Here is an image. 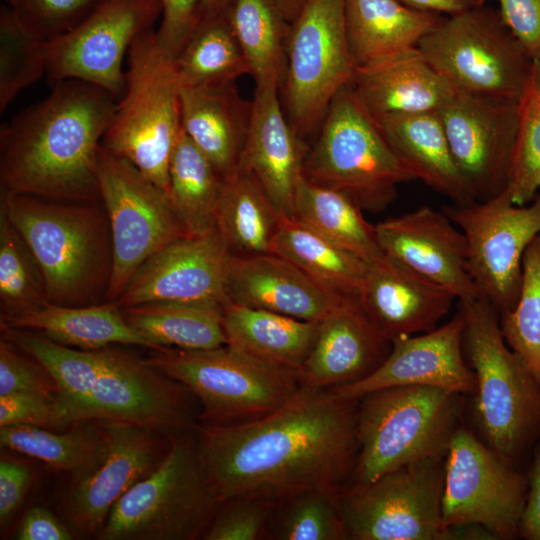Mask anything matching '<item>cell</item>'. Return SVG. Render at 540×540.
Segmentation results:
<instances>
[{"mask_svg":"<svg viewBox=\"0 0 540 540\" xmlns=\"http://www.w3.org/2000/svg\"><path fill=\"white\" fill-rule=\"evenodd\" d=\"M180 102L184 132L222 179L232 174L244 147L251 102L242 99L235 82L181 87Z\"/></svg>","mask_w":540,"mask_h":540,"instance_id":"obj_28","label":"cell"},{"mask_svg":"<svg viewBox=\"0 0 540 540\" xmlns=\"http://www.w3.org/2000/svg\"><path fill=\"white\" fill-rule=\"evenodd\" d=\"M319 322L231 302L222 310L226 345L298 374L315 344Z\"/></svg>","mask_w":540,"mask_h":540,"instance_id":"obj_32","label":"cell"},{"mask_svg":"<svg viewBox=\"0 0 540 540\" xmlns=\"http://www.w3.org/2000/svg\"><path fill=\"white\" fill-rule=\"evenodd\" d=\"M276 502L255 495L222 501L206 529L205 540L266 539Z\"/></svg>","mask_w":540,"mask_h":540,"instance_id":"obj_47","label":"cell"},{"mask_svg":"<svg viewBox=\"0 0 540 540\" xmlns=\"http://www.w3.org/2000/svg\"><path fill=\"white\" fill-rule=\"evenodd\" d=\"M125 76V89L102 146L129 161L168 195L170 158L182 131L181 86L154 29L131 45Z\"/></svg>","mask_w":540,"mask_h":540,"instance_id":"obj_7","label":"cell"},{"mask_svg":"<svg viewBox=\"0 0 540 540\" xmlns=\"http://www.w3.org/2000/svg\"><path fill=\"white\" fill-rule=\"evenodd\" d=\"M127 323L154 351L211 349L226 345L222 308L208 304L148 302L120 308Z\"/></svg>","mask_w":540,"mask_h":540,"instance_id":"obj_34","label":"cell"},{"mask_svg":"<svg viewBox=\"0 0 540 540\" xmlns=\"http://www.w3.org/2000/svg\"><path fill=\"white\" fill-rule=\"evenodd\" d=\"M389 146L411 173L453 204L474 202L453 159L437 112L374 120Z\"/></svg>","mask_w":540,"mask_h":540,"instance_id":"obj_29","label":"cell"},{"mask_svg":"<svg viewBox=\"0 0 540 540\" xmlns=\"http://www.w3.org/2000/svg\"><path fill=\"white\" fill-rule=\"evenodd\" d=\"M355 68L344 0H308L290 23L279 89L287 118L302 138L319 129L334 97L350 85Z\"/></svg>","mask_w":540,"mask_h":540,"instance_id":"obj_11","label":"cell"},{"mask_svg":"<svg viewBox=\"0 0 540 540\" xmlns=\"http://www.w3.org/2000/svg\"><path fill=\"white\" fill-rule=\"evenodd\" d=\"M460 176L476 201L507 189L518 130V101L454 91L437 111Z\"/></svg>","mask_w":540,"mask_h":540,"instance_id":"obj_18","label":"cell"},{"mask_svg":"<svg viewBox=\"0 0 540 540\" xmlns=\"http://www.w3.org/2000/svg\"><path fill=\"white\" fill-rule=\"evenodd\" d=\"M530 205H517L505 189L487 201L444 206L468 242V269L479 296L499 313L516 304L522 258L540 234V189Z\"/></svg>","mask_w":540,"mask_h":540,"instance_id":"obj_15","label":"cell"},{"mask_svg":"<svg viewBox=\"0 0 540 540\" xmlns=\"http://www.w3.org/2000/svg\"><path fill=\"white\" fill-rule=\"evenodd\" d=\"M47 69L46 40L24 24L11 6L0 8V112Z\"/></svg>","mask_w":540,"mask_h":540,"instance_id":"obj_43","label":"cell"},{"mask_svg":"<svg viewBox=\"0 0 540 540\" xmlns=\"http://www.w3.org/2000/svg\"><path fill=\"white\" fill-rule=\"evenodd\" d=\"M231 1L232 0H201V18L224 14Z\"/></svg>","mask_w":540,"mask_h":540,"instance_id":"obj_58","label":"cell"},{"mask_svg":"<svg viewBox=\"0 0 540 540\" xmlns=\"http://www.w3.org/2000/svg\"><path fill=\"white\" fill-rule=\"evenodd\" d=\"M72 536L70 528L43 506L31 508L15 533L17 540H70Z\"/></svg>","mask_w":540,"mask_h":540,"instance_id":"obj_54","label":"cell"},{"mask_svg":"<svg viewBox=\"0 0 540 540\" xmlns=\"http://www.w3.org/2000/svg\"><path fill=\"white\" fill-rule=\"evenodd\" d=\"M31 425L67 429L57 396L20 392L0 396V427Z\"/></svg>","mask_w":540,"mask_h":540,"instance_id":"obj_50","label":"cell"},{"mask_svg":"<svg viewBox=\"0 0 540 540\" xmlns=\"http://www.w3.org/2000/svg\"><path fill=\"white\" fill-rule=\"evenodd\" d=\"M531 453L530 466L526 472L528 491L518 536L527 540H540V441Z\"/></svg>","mask_w":540,"mask_h":540,"instance_id":"obj_55","label":"cell"},{"mask_svg":"<svg viewBox=\"0 0 540 540\" xmlns=\"http://www.w3.org/2000/svg\"><path fill=\"white\" fill-rule=\"evenodd\" d=\"M146 361L184 385L201 409L199 424L230 425L261 418L286 404L301 387L299 374L228 345L167 348Z\"/></svg>","mask_w":540,"mask_h":540,"instance_id":"obj_8","label":"cell"},{"mask_svg":"<svg viewBox=\"0 0 540 540\" xmlns=\"http://www.w3.org/2000/svg\"><path fill=\"white\" fill-rule=\"evenodd\" d=\"M98 179L113 243V272L105 302H115L143 262L188 234L165 191L102 144Z\"/></svg>","mask_w":540,"mask_h":540,"instance_id":"obj_14","label":"cell"},{"mask_svg":"<svg viewBox=\"0 0 540 540\" xmlns=\"http://www.w3.org/2000/svg\"><path fill=\"white\" fill-rule=\"evenodd\" d=\"M279 86L255 87L238 166L255 175L283 217L293 218L298 184L309 147L290 124Z\"/></svg>","mask_w":540,"mask_h":540,"instance_id":"obj_23","label":"cell"},{"mask_svg":"<svg viewBox=\"0 0 540 540\" xmlns=\"http://www.w3.org/2000/svg\"><path fill=\"white\" fill-rule=\"evenodd\" d=\"M358 298H345L320 322L315 344L299 371L301 384L333 388L373 373L391 350Z\"/></svg>","mask_w":540,"mask_h":540,"instance_id":"obj_25","label":"cell"},{"mask_svg":"<svg viewBox=\"0 0 540 540\" xmlns=\"http://www.w3.org/2000/svg\"><path fill=\"white\" fill-rule=\"evenodd\" d=\"M283 218L253 173L237 169L222 179L214 222L230 255L273 253Z\"/></svg>","mask_w":540,"mask_h":540,"instance_id":"obj_33","label":"cell"},{"mask_svg":"<svg viewBox=\"0 0 540 540\" xmlns=\"http://www.w3.org/2000/svg\"><path fill=\"white\" fill-rule=\"evenodd\" d=\"M349 87L374 120L437 112L455 91L417 48L356 67Z\"/></svg>","mask_w":540,"mask_h":540,"instance_id":"obj_27","label":"cell"},{"mask_svg":"<svg viewBox=\"0 0 540 540\" xmlns=\"http://www.w3.org/2000/svg\"><path fill=\"white\" fill-rule=\"evenodd\" d=\"M194 395L146 359L115 345L100 349V366L77 423L115 421L164 434L194 430L199 424Z\"/></svg>","mask_w":540,"mask_h":540,"instance_id":"obj_16","label":"cell"},{"mask_svg":"<svg viewBox=\"0 0 540 540\" xmlns=\"http://www.w3.org/2000/svg\"><path fill=\"white\" fill-rule=\"evenodd\" d=\"M504 23L532 60H540V0H498Z\"/></svg>","mask_w":540,"mask_h":540,"instance_id":"obj_52","label":"cell"},{"mask_svg":"<svg viewBox=\"0 0 540 540\" xmlns=\"http://www.w3.org/2000/svg\"><path fill=\"white\" fill-rule=\"evenodd\" d=\"M359 399L302 384L261 418L195 428L200 456L220 502L255 495L275 502L304 490L342 492L359 453Z\"/></svg>","mask_w":540,"mask_h":540,"instance_id":"obj_1","label":"cell"},{"mask_svg":"<svg viewBox=\"0 0 540 540\" xmlns=\"http://www.w3.org/2000/svg\"><path fill=\"white\" fill-rule=\"evenodd\" d=\"M161 10V0H104L75 28L46 40L48 79L88 82L119 100L126 82L123 60L133 42L154 29Z\"/></svg>","mask_w":540,"mask_h":540,"instance_id":"obj_17","label":"cell"},{"mask_svg":"<svg viewBox=\"0 0 540 540\" xmlns=\"http://www.w3.org/2000/svg\"><path fill=\"white\" fill-rule=\"evenodd\" d=\"M46 302V287L39 265L0 209V316L26 312Z\"/></svg>","mask_w":540,"mask_h":540,"instance_id":"obj_45","label":"cell"},{"mask_svg":"<svg viewBox=\"0 0 540 540\" xmlns=\"http://www.w3.org/2000/svg\"><path fill=\"white\" fill-rule=\"evenodd\" d=\"M445 456L412 462L340 492L348 539L447 540L441 516Z\"/></svg>","mask_w":540,"mask_h":540,"instance_id":"obj_13","label":"cell"},{"mask_svg":"<svg viewBox=\"0 0 540 540\" xmlns=\"http://www.w3.org/2000/svg\"><path fill=\"white\" fill-rule=\"evenodd\" d=\"M118 99L94 84L68 79L2 124L1 194L99 201L98 157Z\"/></svg>","mask_w":540,"mask_h":540,"instance_id":"obj_2","label":"cell"},{"mask_svg":"<svg viewBox=\"0 0 540 540\" xmlns=\"http://www.w3.org/2000/svg\"><path fill=\"white\" fill-rule=\"evenodd\" d=\"M16 0H4L5 4L13 6Z\"/></svg>","mask_w":540,"mask_h":540,"instance_id":"obj_59","label":"cell"},{"mask_svg":"<svg viewBox=\"0 0 540 540\" xmlns=\"http://www.w3.org/2000/svg\"><path fill=\"white\" fill-rule=\"evenodd\" d=\"M230 253L216 228L185 235L150 256L114 302L119 308L148 302H182L223 307Z\"/></svg>","mask_w":540,"mask_h":540,"instance_id":"obj_20","label":"cell"},{"mask_svg":"<svg viewBox=\"0 0 540 540\" xmlns=\"http://www.w3.org/2000/svg\"><path fill=\"white\" fill-rule=\"evenodd\" d=\"M102 423L107 452L90 473L72 479L61 508L72 532L98 536L114 504L165 457L169 434L136 424Z\"/></svg>","mask_w":540,"mask_h":540,"instance_id":"obj_19","label":"cell"},{"mask_svg":"<svg viewBox=\"0 0 540 540\" xmlns=\"http://www.w3.org/2000/svg\"><path fill=\"white\" fill-rule=\"evenodd\" d=\"M33 474L24 462L1 457L0 461V526L6 529L21 507L30 489Z\"/></svg>","mask_w":540,"mask_h":540,"instance_id":"obj_53","label":"cell"},{"mask_svg":"<svg viewBox=\"0 0 540 540\" xmlns=\"http://www.w3.org/2000/svg\"><path fill=\"white\" fill-rule=\"evenodd\" d=\"M455 296L404 264L384 255L368 263L358 300L390 341L431 331Z\"/></svg>","mask_w":540,"mask_h":540,"instance_id":"obj_24","label":"cell"},{"mask_svg":"<svg viewBox=\"0 0 540 540\" xmlns=\"http://www.w3.org/2000/svg\"><path fill=\"white\" fill-rule=\"evenodd\" d=\"M443 17L398 0H344L346 35L356 67L417 48Z\"/></svg>","mask_w":540,"mask_h":540,"instance_id":"obj_30","label":"cell"},{"mask_svg":"<svg viewBox=\"0 0 540 540\" xmlns=\"http://www.w3.org/2000/svg\"><path fill=\"white\" fill-rule=\"evenodd\" d=\"M173 62L181 87L221 85L249 74L224 14L201 18Z\"/></svg>","mask_w":540,"mask_h":540,"instance_id":"obj_41","label":"cell"},{"mask_svg":"<svg viewBox=\"0 0 540 540\" xmlns=\"http://www.w3.org/2000/svg\"><path fill=\"white\" fill-rule=\"evenodd\" d=\"M168 197L188 235L215 228L214 215L222 178L182 129L169 163Z\"/></svg>","mask_w":540,"mask_h":540,"instance_id":"obj_39","label":"cell"},{"mask_svg":"<svg viewBox=\"0 0 540 540\" xmlns=\"http://www.w3.org/2000/svg\"><path fill=\"white\" fill-rule=\"evenodd\" d=\"M385 255L451 292L458 301L479 298L468 269V242L442 211L422 206L375 225Z\"/></svg>","mask_w":540,"mask_h":540,"instance_id":"obj_22","label":"cell"},{"mask_svg":"<svg viewBox=\"0 0 540 540\" xmlns=\"http://www.w3.org/2000/svg\"><path fill=\"white\" fill-rule=\"evenodd\" d=\"M20 392L58 396L59 388L36 359L1 337L0 396Z\"/></svg>","mask_w":540,"mask_h":540,"instance_id":"obj_49","label":"cell"},{"mask_svg":"<svg viewBox=\"0 0 540 540\" xmlns=\"http://www.w3.org/2000/svg\"><path fill=\"white\" fill-rule=\"evenodd\" d=\"M403 5L424 12L454 15L485 4L486 0H398Z\"/></svg>","mask_w":540,"mask_h":540,"instance_id":"obj_56","label":"cell"},{"mask_svg":"<svg viewBox=\"0 0 540 540\" xmlns=\"http://www.w3.org/2000/svg\"><path fill=\"white\" fill-rule=\"evenodd\" d=\"M225 17L239 43L256 87H281L290 23L274 0H232Z\"/></svg>","mask_w":540,"mask_h":540,"instance_id":"obj_38","label":"cell"},{"mask_svg":"<svg viewBox=\"0 0 540 540\" xmlns=\"http://www.w3.org/2000/svg\"><path fill=\"white\" fill-rule=\"evenodd\" d=\"M0 209L38 263L49 303L87 306L105 302L113 272V243L101 200L1 194Z\"/></svg>","mask_w":540,"mask_h":540,"instance_id":"obj_3","label":"cell"},{"mask_svg":"<svg viewBox=\"0 0 540 540\" xmlns=\"http://www.w3.org/2000/svg\"><path fill=\"white\" fill-rule=\"evenodd\" d=\"M528 491L527 474L460 425L445 456L441 504L446 530L479 524L496 540L518 536Z\"/></svg>","mask_w":540,"mask_h":540,"instance_id":"obj_12","label":"cell"},{"mask_svg":"<svg viewBox=\"0 0 540 540\" xmlns=\"http://www.w3.org/2000/svg\"><path fill=\"white\" fill-rule=\"evenodd\" d=\"M285 19L291 23L308 0H274Z\"/></svg>","mask_w":540,"mask_h":540,"instance_id":"obj_57","label":"cell"},{"mask_svg":"<svg viewBox=\"0 0 540 540\" xmlns=\"http://www.w3.org/2000/svg\"><path fill=\"white\" fill-rule=\"evenodd\" d=\"M463 344L476 377L473 415L482 440L518 465L540 441V384L505 342L484 298L459 301Z\"/></svg>","mask_w":540,"mask_h":540,"instance_id":"obj_4","label":"cell"},{"mask_svg":"<svg viewBox=\"0 0 540 540\" xmlns=\"http://www.w3.org/2000/svg\"><path fill=\"white\" fill-rule=\"evenodd\" d=\"M228 302L305 321H321L345 298L309 277L284 257L269 253L229 256Z\"/></svg>","mask_w":540,"mask_h":540,"instance_id":"obj_26","label":"cell"},{"mask_svg":"<svg viewBox=\"0 0 540 540\" xmlns=\"http://www.w3.org/2000/svg\"><path fill=\"white\" fill-rule=\"evenodd\" d=\"M156 38L173 61L179 55L201 18V0H161Z\"/></svg>","mask_w":540,"mask_h":540,"instance_id":"obj_51","label":"cell"},{"mask_svg":"<svg viewBox=\"0 0 540 540\" xmlns=\"http://www.w3.org/2000/svg\"><path fill=\"white\" fill-rule=\"evenodd\" d=\"M104 0H16L17 17L45 40L63 35L84 21Z\"/></svg>","mask_w":540,"mask_h":540,"instance_id":"obj_48","label":"cell"},{"mask_svg":"<svg viewBox=\"0 0 540 540\" xmlns=\"http://www.w3.org/2000/svg\"><path fill=\"white\" fill-rule=\"evenodd\" d=\"M2 337L36 359L59 388L57 396L65 423H77V415L88 398L100 366V349L82 350L56 343L26 329L1 326Z\"/></svg>","mask_w":540,"mask_h":540,"instance_id":"obj_40","label":"cell"},{"mask_svg":"<svg viewBox=\"0 0 540 540\" xmlns=\"http://www.w3.org/2000/svg\"><path fill=\"white\" fill-rule=\"evenodd\" d=\"M417 49L455 91L514 101L533 62L499 10L485 4L444 16Z\"/></svg>","mask_w":540,"mask_h":540,"instance_id":"obj_10","label":"cell"},{"mask_svg":"<svg viewBox=\"0 0 540 540\" xmlns=\"http://www.w3.org/2000/svg\"><path fill=\"white\" fill-rule=\"evenodd\" d=\"M461 394L397 386L359 398L357 462L347 487L360 489L412 462L445 456L460 426Z\"/></svg>","mask_w":540,"mask_h":540,"instance_id":"obj_5","label":"cell"},{"mask_svg":"<svg viewBox=\"0 0 540 540\" xmlns=\"http://www.w3.org/2000/svg\"><path fill=\"white\" fill-rule=\"evenodd\" d=\"M345 193L301 178L294 201L293 219L315 230L366 263L385 254L377 240L375 225Z\"/></svg>","mask_w":540,"mask_h":540,"instance_id":"obj_35","label":"cell"},{"mask_svg":"<svg viewBox=\"0 0 540 540\" xmlns=\"http://www.w3.org/2000/svg\"><path fill=\"white\" fill-rule=\"evenodd\" d=\"M499 325L507 345L540 384V234L523 254L517 302L500 315Z\"/></svg>","mask_w":540,"mask_h":540,"instance_id":"obj_44","label":"cell"},{"mask_svg":"<svg viewBox=\"0 0 540 540\" xmlns=\"http://www.w3.org/2000/svg\"><path fill=\"white\" fill-rule=\"evenodd\" d=\"M540 189V60H533L518 100V130L507 191L514 204L531 202Z\"/></svg>","mask_w":540,"mask_h":540,"instance_id":"obj_46","label":"cell"},{"mask_svg":"<svg viewBox=\"0 0 540 540\" xmlns=\"http://www.w3.org/2000/svg\"><path fill=\"white\" fill-rule=\"evenodd\" d=\"M463 333L464 319L458 311L441 327L392 340L388 356L373 373L331 389L350 399L397 386H428L473 395L476 377L463 355Z\"/></svg>","mask_w":540,"mask_h":540,"instance_id":"obj_21","label":"cell"},{"mask_svg":"<svg viewBox=\"0 0 540 540\" xmlns=\"http://www.w3.org/2000/svg\"><path fill=\"white\" fill-rule=\"evenodd\" d=\"M337 495L312 489L278 500L266 539L347 540Z\"/></svg>","mask_w":540,"mask_h":540,"instance_id":"obj_42","label":"cell"},{"mask_svg":"<svg viewBox=\"0 0 540 540\" xmlns=\"http://www.w3.org/2000/svg\"><path fill=\"white\" fill-rule=\"evenodd\" d=\"M2 447L36 458L72 479L93 471L104 459L107 443L102 423H76L65 432L31 425L0 428Z\"/></svg>","mask_w":540,"mask_h":540,"instance_id":"obj_37","label":"cell"},{"mask_svg":"<svg viewBox=\"0 0 540 540\" xmlns=\"http://www.w3.org/2000/svg\"><path fill=\"white\" fill-rule=\"evenodd\" d=\"M1 326L37 332L64 346L96 350L111 345H152L125 320L114 302L64 306L46 302L19 314L0 316Z\"/></svg>","mask_w":540,"mask_h":540,"instance_id":"obj_31","label":"cell"},{"mask_svg":"<svg viewBox=\"0 0 540 540\" xmlns=\"http://www.w3.org/2000/svg\"><path fill=\"white\" fill-rule=\"evenodd\" d=\"M318 132L303 176L345 193L362 210L382 211L395 199L397 186L414 179L349 86L334 97Z\"/></svg>","mask_w":540,"mask_h":540,"instance_id":"obj_9","label":"cell"},{"mask_svg":"<svg viewBox=\"0 0 540 540\" xmlns=\"http://www.w3.org/2000/svg\"><path fill=\"white\" fill-rule=\"evenodd\" d=\"M168 436L165 457L114 504L98 539H202L221 502L205 471L195 429Z\"/></svg>","mask_w":540,"mask_h":540,"instance_id":"obj_6","label":"cell"},{"mask_svg":"<svg viewBox=\"0 0 540 540\" xmlns=\"http://www.w3.org/2000/svg\"><path fill=\"white\" fill-rule=\"evenodd\" d=\"M273 253L333 294L358 298L368 263L296 219H282Z\"/></svg>","mask_w":540,"mask_h":540,"instance_id":"obj_36","label":"cell"}]
</instances>
